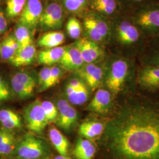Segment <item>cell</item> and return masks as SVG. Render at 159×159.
Listing matches in <instances>:
<instances>
[{
    "instance_id": "cell-1",
    "label": "cell",
    "mask_w": 159,
    "mask_h": 159,
    "mask_svg": "<svg viewBox=\"0 0 159 159\" xmlns=\"http://www.w3.org/2000/svg\"><path fill=\"white\" fill-rule=\"evenodd\" d=\"M103 143L111 159H159V102L129 97L105 125Z\"/></svg>"
},
{
    "instance_id": "cell-2",
    "label": "cell",
    "mask_w": 159,
    "mask_h": 159,
    "mask_svg": "<svg viewBox=\"0 0 159 159\" xmlns=\"http://www.w3.org/2000/svg\"><path fill=\"white\" fill-rule=\"evenodd\" d=\"M110 44L117 50L116 55L136 60L141 55L148 39L137 27L127 14L110 20Z\"/></svg>"
},
{
    "instance_id": "cell-3",
    "label": "cell",
    "mask_w": 159,
    "mask_h": 159,
    "mask_svg": "<svg viewBox=\"0 0 159 159\" xmlns=\"http://www.w3.org/2000/svg\"><path fill=\"white\" fill-rule=\"evenodd\" d=\"M136 60L113 55L106 60V70L103 84L113 96L124 91L128 84L136 80Z\"/></svg>"
},
{
    "instance_id": "cell-4",
    "label": "cell",
    "mask_w": 159,
    "mask_h": 159,
    "mask_svg": "<svg viewBox=\"0 0 159 159\" xmlns=\"http://www.w3.org/2000/svg\"><path fill=\"white\" fill-rule=\"evenodd\" d=\"M127 14L147 39L159 36V4L157 2L139 7Z\"/></svg>"
},
{
    "instance_id": "cell-5",
    "label": "cell",
    "mask_w": 159,
    "mask_h": 159,
    "mask_svg": "<svg viewBox=\"0 0 159 159\" xmlns=\"http://www.w3.org/2000/svg\"><path fill=\"white\" fill-rule=\"evenodd\" d=\"M14 154L17 159H47L50 150L44 140L31 133L17 142Z\"/></svg>"
},
{
    "instance_id": "cell-6",
    "label": "cell",
    "mask_w": 159,
    "mask_h": 159,
    "mask_svg": "<svg viewBox=\"0 0 159 159\" xmlns=\"http://www.w3.org/2000/svg\"><path fill=\"white\" fill-rule=\"evenodd\" d=\"M24 117L27 129L36 134H41L48 125L41 102L39 100L29 104L24 108Z\"/></svg>"
},
{
    "instance_id": "cell-7",
    "label": "cell",
    "mask_w": 159,
    "mask_h": 159,
    "mask_svg": "<svg viewBox=\"0 0 159 159\" xmlns=\"http://www.w3.org/2000/svg\"><path fill=\"white\" fill-rule=\"evenodd\" d=\"M106 70V60L97 63L85 64L82 67L76 71L80 79L92 91L98 89L103 84Z\"/></svg>"
},
{
    "instance_id": "cell-8",
    "label": "cell",
    "mask_w": 159,
    "mask_h": 159,
    "mask_svg": "<svg viewBox=\"0 0 159 159\" xmlns=\"http://www.w3.org/2000/svg\"><path fill=\"white\" fill-rule=\"evenodd\" d=\"M37 84L38 79L28 71L17 72L12 76L11 79L12 91L20 99L32 96Z\"/></svg>"
},
{
    "instance_id": "cell-9",
    "label": "cell",
    "mask_w": 159,
    "mask_h": 159,
    "mask_svg": "<svg viewBox=\"0 0 159 159\" xmlns=\"http://www.w3.org/2000/svg\"><path fill=\"white\" fill-rule=\"evenodd\" d=\"M64 20L62 6L57 2H51L43 9L39 25L44 31H57L62 27Z\"/></svg>"
},
{
    "instance_id": "cell-10",
    "label": "cell",
    "mask_w": 159,
    "mask_h": 159,
    "mask_svg": "<svg viewBox=\"0 0 159 159\" xmlns=\"http://www.w3.org/2000/svg\"><path fill=\"white\" fill-rule=\"evenodd\" d=\"M74 44L79 50L85 64L99 63L106 58L104 47L85 37L77 40Z\"/></svg>"
},
{
    "instance_id": "cell-11",
    "label": "cell",
    "mask_w": 159,
    "mask_h": 159,
    "mask_svg": "<svg viewBox=\"0 0 159 159\" xmlns=\"http://www.w3.org/2000/svg\"><path fill=\"white\" fill-rule=\"evenodd\" d=\"M90 11L110 20L126 14L120 0H89Z\"/></svg>"
},
{
    "instance_id": "cell-12",
    "label": "cell",
    "mask_w": 159,
    "mask_h": 159,
    "mask_svg": "<svg viewBox=\"0 0 159 159\" xmlns=\"http://www.w3.org/2000/svg\"><path fill=\"white\" fill-rule=\"evenodd\" d=\"M136 81L144 90L148 91L159 90V67L140 66L137 68Z\"/></svg>"
},
{
    "instance_id": "cell-13",
    "label": "cell",
    "mask_w": 159,
    "mask_h": 159,
    "mask_svg": "<svg viewBox=\"0 0 159 159\" xmlns=\"http://www.w3.org/2000/svg\"><path fill=\"white\" fill-rule=\"evenodd\" d=\"M58 114L56 121L58 127L64 130H70L78 120V113L65 99H59L56 104Z\"/></svg>"
},
{
    "instance_id": "cell-14",
    "label": "cell",
    "mask_w": 159,
    "mask_h": 159,
    "mask_svg": "<svg viewBox=\"0 0 159 159\" xmlns=\"http://www.w3.org/2000/svg\"><path fill=\"white\" fill-rule=\"evenodd\" d=\"M43 11V7L40 0H27L20 16L18 23L33 31L39 25Z\"/></svg>"
},
{
    "instance_id": "cell-15",
    "label": "cell",
    "mask_w": 159,
    "mask_h": 159,
    "mask_svg": "<svg viewBox=\"0 0 159 159\" xmlns=\"http://www.w3.org/2000/svg\"><path fill=\"white\" fill-rule=\"evenodd\" d=\"M113 95L107 89H98L87 109L100 114L108 113L113 106Z\"/></svg>"
},
{
    "instance_id": "cell-16",
    "label": "cell",
    "mask_w": 159,
    "mask_h": 159,
    "mask_svg": "<svg viewBox=\"0 0 159 159\" xmlns=\"http://www.w3.org/2000/svg\"><path fill=\"white\" fill-rule=\"evenodd\" d=\"M59 63L63 70L75 71L85 64L79 50L75 44L66 47L65 52Z\"/></svg>"
},
{
    "instance_id": "cell-17",
    "label": "cell",
    "mask_w": 159,
    "mask_h": 159,
    "mask_svg": "<svg viewBox=\"0 0 159 159\" xmlns=\"http://www.w3.org/2000/svg\"><path fill=\"white\" fill-rule=\"evenodd\" d=\"M137 60L140 66L159 67V36L148 39L146 46Z\"/></svg>"
},
{
    "instance_id": "cell-18",
    "label": "cell",
    "mask_w": 159,
    "mask_h": 159,
    "mask_svg": "<svg viewBox=\"0 0 159 159\" xmlns=\"http://www.w3.org/2000/svg\"><path fill=\"white\" fill-rule=\"evenodd\" d=\"M83 28L85 33V37L103 47L106 46V43L97 28L90 10L87 12L84 16Z\"/></svg>"
},
{
    "instance_id": "cell-19",
    "label": "cell",
    "mask_w": 159,
    "mask_h": 159,
    "mask_svg": "<svg viewBox=\"0 0 159 159\" xmlns=\"http://www.w3.org/2000/svg\"><path fill=\"white\" fill-rule=\"evenodd\" d=\"M36 56L37 50L33 44L24 48L19 49L8 62L16 67L27 66L34 62Z\"/></svg>"
},
{
    "instance_id": "cell-20",
    "label": "cell",
    "mask_w": 159,
    "mask_h": 159,
    "mask_svg": "<svg viewBox=\"0 0 159 159\" xmlns=\"http://www.w3.org/2000/svg\"><path fill=\"white\" fill-rule=\"evenodd\" d=\"M105 129V125L102 121L97 120H88L80 125L79 134L81 136L92 140L102 136Z\"/></svg>"
},
{
    "instance_id": "cell-21",
    "label": "cell",
    "mask_w": 159,
    "mask_h": 159,
    "mask_svg": "<svg viewBox=\"0 0 159 159\" xmlns=\"http://www.w3.org/2000/svg\"><path fill=\"white\" fill-rule=\"evenodd\" d=\"M66 47H57L51 48H46L40 51L37 54V61L40 64L52 66L59 63L65 52Z\"/></svg>"
},
{
    "instance_id": "cell-22",
    "label": "cell",
    "mask_w": 159,
    "mask_h": 159,
    "mask_svg": "<svg viewBox=\"0 0 159 159\" xmlns=\"http://www.w3.org/2000/svg\"><path fill=\"white\" fill-rule=\"evenodd\" d=\"M96 151V146L92 140L80 139L76 142L73 153L77 159H93Z\"/></svg>"
},
{
    "instance_id": "cell-23",
    "label": "cell",
    "mask_w": 159,
    "mask_h": 159,
    "mask_svg": "<svg viewBox=\"0 0 159 159\" xmlns=\"http://www.w3.org/2000/svg\"><path fill=\"white\" fill-rule=\"evenodd\" d=\"M17 140L12 131L3 129L0 130V156L7 157L14 153Z\"/></svg>"
},
{
    "instance_id": "cell-24",
    "label": "cell",
    "mask_w": 159,
    "mask_h": 159,
    "mask_svg": "<svg viewBox=\"0 0 159 159\" xmlns=\"http://www.w3.org/2000/svg\"><path fill=\"white\" fill-rule=\"evenodd\" d=\"M0 123L4 129L12 131L22 127L21 117L10 109L0 110Z\"/></svg>"
},
{
    "instance_id": "cell-25",
    "label": "cell",
    "mask_w": 159,
    "mask_h": 159,
    "mask_svg": "<svg viewBox=\"0 0 159 159\" xmlns=\"http://www.w3.org/2000/svg\"><path fill=\"white\" fill-rule=\"evenodd\" d=\"M65 93L68 102L71 104L78 106L87 102L90 95L89 87L86 84L79 89H75L67 84Z\"/></svg>"
},
{
    "instance_id": "cell-26",
    "label": "cell",
    "mask_w": 159,
    "mask_h": 159,
    "mask_svg": "<svg viewBox=\"0 0 159 159\" xmlns=\"http://www.w3.org/2000/svg\"><path fill=\"white\" fill-rule=\"evenodd\" d=\"M48 136L52 144L60 155L67 156L70 143L66 137L54 127H51L48 131Z\"/></svg>"
},
{
    "instance_id": "cell-27",
    "label": "cell",
    "mask_w": 159,
    "mask_h": 159,
    "mask_svg": "<svg viewBox=\"0 0 159 159\" xmlns=\"http://www.w3.org/2000/svg\"><path fill=\"white\" fill-rule=\"evenodd\" d=\"M66 37L62 31H50L42 35L37 41L41 47L51 48L61 46L65 41Z\"/></svg>"
},
{
    "instance_id": "cell-28",
    "label": "cell",
    "mask_w": 159,
    "mask_h": 159,
    "mask_svg": "<svg viewBox=\"0 0 159 159\" xmlns=\"http://www.w3.org/2000/svg\"><path fill=\"white\" fill-rule=\"evenodd\" d=\"M20 49L14 35L7 36L0 45V57L3 61H9Z\"/></svg>"
},
{
    "instance_id": "cell-29",
    "label": "cell",
    "mask_w": 159,
    "mask_h": 159,
    "mask_svg": "<svg viewBox=\"0 0 159 159\" xmlns=\"http://www.w3.org/2000/svg\"><path fill=\"white\" fill-rule=\"evenodd\" d=\"M14 36L19 44L20 49L33 44L32 30L20 23L16 27Z\"/></svg>"
},
{
    "instance_id": "cell-30",
    "label": "cell",
    "mask_w": 159,
    "mask_h": 159,
    "mask_svg": "<svg viewBox=\"0 0 159 159\" xmlns=\"http://www.w3.org/2000/svg\"><path fill=\"white\" fill-rule=\"evenodd\" d=\"M27 0H7L6 12L10 18L19 17L26 5Z\"/></svg>"
},
{
    "instance_id": "cell-31",
    "label": "cell",
    "mask_w": 159,
    "mask_h": 159,
    "mask_svg": "<svg viewBox=\"0 0 159 159\" xmlns=\"http://www.w3.org/2000/svg\"><path fill=\"white\" fill-rule=\"evenodd\" d=\"M65 8L68 11L83 14L89 11V0H63Z\"/></svg>"
},
{
    "instance_id": "cell-32",
    "label": "cell",
    "mask_w": 159,
    "mask_h": 159,
    "mask_svg": "<svg viewBox=\"0 0 159 159\" xmlns=\"http://www.w3.org/2000/svg\"><path fill=\"white\" fill-rule=\"evenodd\" d=\"M66 30L70 38L78 40L81 38L83 28L82 24L76 17H71L68 19L67 23Z\"/></svg>"
},
{
    "instance_id": "cell-33",
    "label": "cell",
    "mask_w": 159,
    "mask_h": 159,
    "mask_svg": "<svg viewBox=\"0 0 159 159\" xmlns=\"http://www.w3.org/2000/svg\"><path fill=\"white\" fill-rule=\"evenodd\" d=\"M41 106L48 124L54 121L56 122L58 114L56 105L50 101H44L41 102Z\"/></svg>"
},
{
    "instance_id": "cell-34",
    "label": "cell",
    "mask_w": 159,
    "mask_h": 159,
    "mask_svg": "<svg viewBox=\"0 0 159 159\" xmlns=\"http://www.w3.org/2000/svg\"><path fill=\"white\" fill-rule=\"evenodd\" d=\"M126 14L143 6H146L150 3L157 2V0H120Z\"/></svg>"
},
{
    "instance_id": "cell-35",
    "label": "cell",
    "mask_w": 159,
    "mask_h": 159,
    "mask_svg": "<svg viewBox=\"0 0 159 159\" xmlns=\"http://www.w3.org/2000/svg\"><path fill=\"white\" fill-rule=\"evenodd\" d=\"M51 73L48 82L47 83L45 87H44L43 91H46V90L51 88V87L56 85L61 79L63 74V69L61 67H58L56 66H53L50 67Z\"/></svg>"
},
{
    "instance_id": "cell-36",
    "label": "cell",
    "mask_w": 159,
    "mask_h": 159,
    "mask_svg": "<svg viewBox=\"0 0 159 159\" xmlns=\"http://www.w3.org/2000/svg\"><path fill=\"white\" fill-rule=\"evenodd\" d=\"M51 73L50 67H45L42 68L39 74L38 84L40 86L39 91H43L44 87L48 82Z\"/></svg>"
},
{
    "instance_id": "cell-37",
    "label": "cell",
    "mask_w": 159,
    "mask_h": 159,
    "mask_svg": "<svg viewBox=\"0 0 159 159\" xmlns=\"http://www.w3.org/2000/svg\"><path fill=\"white\" fill-rule=\"evenodd\" d=\"M8 27V23L4 13L0 8V31L2 33L6 32Z\"/></svg>"
},
{
    "instance_id": "cell-38",
    "label": "cell",
    "mask_w": 159,
    "mask_h": 159,
    "mask_svg": "<svg viewBox=\"0 0 159 159\" xmlns=\"http://www.w3.org/2000/svg\"><path fill=\"white\" fill-rule=\"evenodd\" d=\"M10 89H1L0 88V102L8 100L10 97Z\"/></svg>"
},
{
    "instance_id": "cell-39",
    "label": "cell",
    "mask_w": 159,
    "mask_h": 159,
    "mask_svg": "<svg viewBox=\"0 0 159 159\" xmlns=\"http://www.w3.org/2000/svg\"><path fill=\"white\" fill-rule=\"evenodd\" d=\"M0 88L1 89H9L8 84L6 81L0 76Z\"/></svg>"
},
{
    "instance_id": "cell-40",
    "label": "cell",
    "mask_w": 159,
    "mask_h": 159,
    "mask_svg": "<svg viewBox=\"0 0 159 159\" xmlns=\"http://www.w3.org/2000/svg\"><path fill=\"white\" fill-rule=\"evenodd\" d=\"M53 159H72L71 157H68L67 156H63V155H58L54 157Z\"/></svg>"
},
{
    "instance_id": "cell-41",
    "label": "cell",
    "mask_w": 159,
    "mask_h": 159,
    "mask_svg": "<svg viewBox=\"0 0 159 159\" xmlns=\"http://www.w3.org/2000/svg\"><path fill=\"white\" fill-rule=\"evenodd\" d=\"M2 34V33H1V31H0V36H1V35Z\"/></svg>"
},
{
    "instance_id": "cell-42",
    "label": "cell",
    "mask_w": 159,
    "mask_h": 159,
    "mask_svg": "<svg viewBox=\"0 0 159 159\" xmlns=\"http://www.w3.org/2000/svg\"><path fill=\"white\" fill-rule=\"evenodd\" d=\"M157 2L159 4V0H157Z\"/></svg>"
},
{
    "instance_id": "cell-43",
    "label": "cell",
    "mask_w": 159,
    "mask_h": 159,
    "mask_svg": "<svg viewBox=\"0 0 159 159\" xmlns=\"http://www.w3.org/2000/svg\"></svg>"
}]
</instances>
